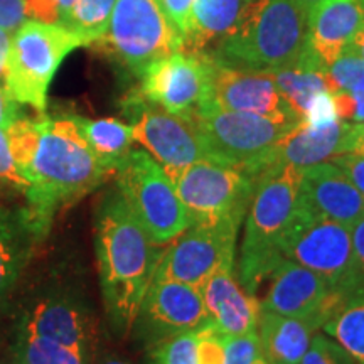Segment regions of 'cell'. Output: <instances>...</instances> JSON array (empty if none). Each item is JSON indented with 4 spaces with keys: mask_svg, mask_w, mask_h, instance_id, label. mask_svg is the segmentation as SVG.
I'll use <instances>...</instances> for the list:
<instances>
[{
    "mask_svg": "<svg viewBox=\"0 0 364 364\" xmlns=\"http://www.w3.org/2000/svg\"><path fill=\"white\" fill-rule=\"evenodd\" d=\"M76 122H78L86 142L90 144L100 161L107 164L115 172L118 164L130 152L132 144L135 142L132 125L124 124L117 118L88 120V118L76 117Z\"/></svg>",
    "mask_w": 364,
    "mask_h": 364,
    "instance_id": "cell-25",
    "label": "cell"
},
{
    "mask_svg": "<svg viewBox=\"0 0 364 364\" xmlns=\"http://www.w3.org/2000/svg\"><path fill=\"white\" fill-rule=\"evenodd\" d=\"M247 292L258 300L262 311L316 318L321 326L343 311L338 295L317 273L285 258L258 277Z\"/></svg>",
    "mask_w": 364,
    "mask_h": 364,
    "instance_id": "cell-12",
    "label": "cell"
},
{
    "mask_svg": "<svg viewBox=\"0 0 364 364\" xmlns=\"http://www.w3.org/2000/svg\"><path fill=\"white\" fill-rule=\"evenodd\" d=\"M11 31H6L0 27V78L6 76V66H7V58H9V49H11V41H12Z\"/></svg>",
    "mask_w": 364,
    "mask_h": 364,
    "instance_id": "cell-44",
    "label": "cell"
},
{
    "mask_svg": "<svg viewBox=\"0 0 364 364\" xmlns=\"http://www.w3.org/2000/svg\"><path fill=\"white\" fill-rule=\"evenodd\" d=\"M279 253L285 260L317 273L341 304L353 265L351 228L312 215L299 204L282 236Z\"/></svg>",
    "mask_w": 364,
    "mask_h": 364,
    "instance_id": "cell-10",
    "label": "cell"
},
{
    "mask_svg": "<svg viewBox=\"0 0 364 364\" xmlns=\"http://www.w3.org/2000/svg\"><path fill=\"white\" fill-rule=\"evenodd\" d=\"M198 338V364H223V334L220 329L208 322L206 326L196 331Z\"/></svg>",
    "mask_w": 364,
    "mask_h": 364,
    "instance_id": "cell-34",
    "label": "cell"
},
{
    "mask_svg": "<svg viewBox=\"0 0 364 364\" xmlns=\"http://www.w3.org/2000/svg\"><path fill=\"white\" fill-rule=\"evenodd\" d=\"M54 2L58 4L59 12H61V24H63V21H65L68 14H70L73 4H75V0H54ZM61 24H59V26H61Z\"/></svg>",
    "mask_w": 364,
    "mask_h": 364,
    "instance_id": "cell-46",
    "label": "cell"
},
{
    "mask_svg": "<svg viewBox=\"0 0 364 364\" xmlns=\"http://www.w3.org/2000/svg\"><path fill=\"white\" fill-rule=\"evenodd\" d=\"M299 204L348 228L364 216V194L331 161L302 169Z\"/></svg>",
    "mask_w": 364,
    "mask_h": 364,
    "instance_id": "cell-17",
    "label": "cell"
},
{
    "mask_svg": "<svg viewBox=\"0 0 364 364\" xmlns=\"http://www.w3.org/2000/svg\"><path fill=\"white\" fill-rule=\"evenodd\" d=\"M297 124L223 110L211 103L194 117L208 159L248 172L257 179L273 166L277 145Z\"/></svg>",
    "mask_w": 364,
    "mask_h": 364,
    "instance_id": "cell-5",
    "label": "cell"
},
{
    "mask_svg": "<svg viewBox=\"0 0 364 364\" xmlns=\"http://www.w3.org/2000/svg\"><path fill=\"white\" fill-rule=\"evenodd\" d=\"M12 273V257L9 248L2 240H0V292L9 284Z\"/></svg>",
    "mask_w": 364,
    "mask_h": 364,
    "instance_id": "cell-43",
    "label": "cell"
},
{
    "mask_svg": "<svg viewBox=\"0 0 364 364\" xmlns=\"http://www.w3.org/2000/svg\"><path fill=\"white\" fill-rule=\"evenodd\" d=\"M322 331L343 346L354 364H364V304L343 309L322 326Z\"/></svg>",
    "mask_w": 364,
    "mask_h": 364,
    "instance_id": "cell-27",
    "label": "cell"
},
{
    "mask_svg": "<svg viewBox=\"0 0 364 364\" xmlns=\"http://www.w3.org/2000/svg\"><path fill=\"white\" fill-rule=\"evenodd\" d=\"M24 336H36L83 354L90 348V327L78 309L66 302H44L34 309L22 327Z\"/></svg>",
    "mask_w": 364,
    "mask_h": 364,
    "instance_id": "cell-22",
    "label": "cell"
},
{
    "mask_svg": "<svg viewBox=\"0 0 364 364\" xmlns=\"http://www.w3.org/2000/svg\"><path fill=\"white\" fill-rule=\"evenodd\" d=\"M299 364H354V361L338 341L316 332Z\"/></svg>",
    "mask_w": 364,
    "mask_h": 364,
    "instance_id": "cell-32",
    "label": "cell"
},
{
    "mask_svg": "<svg viewBox=\"0 0 364 364\" xmlns=\"http://www.w3.org/2000/svg\"><path fill=\"white\" fill-rule=\"evenodd\" d=\"M321 327L316 318L287 317L260 311L257 336L262 359L267 364H299Z\"/></svg>",
    "mask_w": 364,
    "mask_h": 364,
    "instance_id": "cell-21",
    "label": "cell"
},
{
    "mask_svg": "<svg viewBox=\"0 0 364 364\" xmlns=\"http://www.w3.org/2000/svg\"><path fill=\"white\" fill-rule=\"evenodd\" d=\"M211 322L201 289L172 280H152L144 295L135 324L149 348L162 341L196 332Z\"/></svg>",
    "mask_w": 364,
    "mask_h": 364,
    "instance_id": "cell-15",
    "label": "cell"
},
{
    "mask_svg": "<svg viewBox=\"0 0 364 364\" xmlns=\"http://www.w3.org/2000/svg\"><path fill=\"white\" fill-rule=\"evenodd\" d=\"M194 2L196 0H161L164 11L169 16L172 24L179 29L184 43L191 33V26H193Z\"/></svg>",
    "mask_w": 364,
    "mask_h": 364,
    "instance_id": "cell-37",
    "label": "cell"
},
{
    "mask_svg": "<svg viewBox=\"0 0 364 364\" xmlns=\"http://www.w3.org/2000/svg\"><path fill=\"white\" fill-rule=\"evenodd\" d=\"M26 22L24 0H0V27L16 33Z\"/></svg>",
    "mask_w": 364,
    "mask_h": 364,
    "instance_id": "cell-40",
    "label": "cell"
},
{
    "mask_svg": "<svg viewBox=\"0 0 364 364\" xmlns=\"http://www.w3.org/2000/svg\"><path fill=\"white\" fill-rule=\"evenodd\" d=\"M95 240L105 311L113 329L127 334L135 324L164 248L150 240L118 189L100 204Z\"/></svg>",
    "mask_w": 364,
    "mask_h": 364,
    "instance_id": "cell-2",
    "label": "cell"
},
{
    "mask_svg": "<svg viewBox=\"0 0 364 364\" xmlns=\"http://www.w3.org/2000/svg\"><path fill=\"white\" fill-rule=\"evenodd\" d=\"M102 364H130V363H127L120 358H107V359H103Z\"/></svg>",
    "mask_w": 364,
    "mask_h": 364,
    "instance_id": "cell-47",
    "label": "cell"
},
{
    "mask_svg": "<svg viewBox=\"0 0 364 364\" xmlns=\"http://www.w3.org/2000/svg\"><path fill=\"white\" fill-rule=\"evenodd\" d=\"M326 76L332 93L364 91V61L351 48L326 68Z\"/></svg>",
    "mask_w": 364,
    "mask_h": 364,
    "instance_id": "cell-29",
    "label": "cell"
},
{
    "mask_svg": "<svg viewBox=\"0 0 364 364\" xmlns=\"http://www.w3.org/2000/svg\"><path fill=\"white\" fill-rule=\"evenodd\" d=\"M351 127L353 124L341 118L326 125H312L300 120L277 145L273 166L282 164L307 169L316 164L331 161L332 157L346 152Z\"/></svg>",
    "mask_w": 364,
    "mask_h": 364,
    "instance_id": "cell-20",
    "label": "cell"
},
{
    "mask_svg": "<svg viewBox=\"0 0 364 364\" xmlns=\"http://www.w3.org/2000/svg\"><path fill=\"white\" fill-rule=\"evenodd\" d=\"M270 75L279 86L280 93L284 95L285 102L290 105V108L300 120L306 117L307 110L318 95L331 91L326 68L309 48L295 65L273 71Z\"/></svg>",
    "mask_w": 364,
    "mask_h": 364,
    "instance_id": "cell-24",
    "label": "cell"
},
{
    "mask_svg": "<svg viewBox=\"0 0 364 364\" xmlns=\"http://www.w3.org/2000/svg\"><path fill=\"white\" fill-rule=\"evenodd\" d=\"M19 117V103L14 100L6 86H0V129L7 130Z\"/></svg>",
    "mask_w": 364,
    "mask_h": 364,
    "instance_id": "cell-41",
    "label": "cell"
},
{
    "mask_svg": "<svg viewBox=\"0 0 364 364\" xmlns=\"http://www.w3.org/2000/svg\"><path fill=\"white\" fill-rule=\"evenodd\" d=\"M149 349L150 364H198L196 332L174 336Z\"/></svg>",
    "mask_w": 364,
    "mask_h": 364,
    "instance_id": "cell-31",
    "label": "cell"
},
{
    "mask_svg": "<svg viewBox=\"0 0 364 364\" xmlns=\"http://www.w3.org/2000/svg\"><path fill=\"white\" fill-rule=\"evenodd\" d=\"M24 12L29 21L61 24V12L54 0H24Z\"/></svg>",
    "mask_w": 364,
    "mask_h": 364,
    "instance_id": "cell-39",
    "label": "cell"
},
{
    "mask_svg": "<svg viewBox=\"0 0 364 364\" xmlns=\"http://www.w3.org/2000/svg\"><path fill=\"white\" fill-rule=\"evenodd\" d=\"M351 49L354 53L358 54L359 58L363 59L364 61V27H363V31L361 33H359L358 36H356V39L353 41V44H351Z\"/></svg>",
    "mask_w": 364,
    "mask_h": 364,
    "instance_id": "cell-45",
    "label": "cell"
},
{
    "mask_svg": "<svg viewBox=\"0 0 364 364\" xmlns=\"http://www.w3.org/2000/svg\"><path fill=\"white\" fill-rule=\"evenodd\" d=\"M331 162L338 166L348 176V179L364 194V156L356 152H343L332 157Z\"/></svg>",
    "mask_w": 364,
    "mask_h": 364,
    "instance_id": "cell-38",
    "label": "cell"
},
{
    "mask_svg": "<svg viewBox=\"0 0 364 364\" xmlns=\"http://www.w3.org/2000/svg\"><path fill=\"white\" fill-rule=\"evenodd\" d=\"M223 364H255L262 359L257 331L241 336L223 334Z\"/></svg>",
    "mask_w": 364,
    "mask_h": 364,
    "instance_id": "cell-33",
    "label": "cell"
},
{
    "mask_svg": "<svg viewBox=\"0 0 364 364\" xmlns=\"http://www.w3.org/2000/svg\"><path fill=\"white\" fill-rule=\"evenodd\" d=\"M364 27V0H321L309 11V49L327 68Z\"/></svg>",
    "mask_w": 364,
    "mask_h": 364,
    "instance_id": "cell-18",
    "label": "cell"
},
{
    "mask_svg": "<svg viewBox=\"0 0 364 364\" xmlns=\"http://www.w3.org/2000/svg\"><path fill=\"white\" fill-rule=\"evenodd\" d=\"M255 364H267L265 361H263V359H258V361L257 363H255Z\"/></svg>",
    "mask_w": 364,
    "mask_h": 364,
    "instance_id": "cell-49",
    "label": "cell"
},
{
    "mask_svg": "<svg viewBox=\"0 0 364 364\" xmlns=\"http://www.w3.org/2000/svg\"><path fill=\"white\" fill-rule=\"evenodd\" d=\"M0 186H11V188L21 189L24 193L26 181L17 169L14 161L6 130L0 129Z\"/></svg>",
    "mask_w": 364,
    "mask_h": 364,
    "instance_id": "cell-36",
    "label": "cell"
},
{
    "mask_svg": "<svg viewBox=\"0 0 364 364\" xmlns=\"http://www.w3.org/2000/svg\"><path fill=\"white\" fill-rule=\"evenodd\" d=\"M19 361L21 364H86V354L54 341L22 334Z\"/></svg>",
    "mask_w": 364,
    "mask_h": 364,
    "instance_id": "cell-28",
    "label": "cell"
},
{
    "mask_svg": "<svg viewBox=\"0 0 364 364\" xmlns=\"http://www.w3.org/2000/svg\"><path fill=\"white\" fill-rule=\"evenodd\" d=\"M140 95L166 112L194 120L211 98V59L177 51L145 68Z\"/></svg>",
    "mask_w": 364,
    "mask_h": 364,
    "instance_id": "cell-14",
    "label": "cell"
},
{
    "mask_svg": "<svg viewBox=\"0 0 364 364\" xmlns=\"http://www.w3.org/2000/svg\"><path fill=\"white\" fill-rule=\"evenodd\" d=\"M129 113L134 140L167 172L172 182L189 166L208 159L194 120L166 112L142 95L132 102Z\"/></svg>",
    "mask_w": 364,
    "mask_h": 364,
    "instance_id": "cell-13",
    "label": "cell"
},
{
    "mask_svg": "<svg viewBox=\"0 0 364 364\" xmlns=\"http://www.w3.org/2000/svg\"><path fill=\"white\" fill-rule=\"evenodd\" d=\"M309 11L297 0H252L213 51L220 65L273 73L295 65L309 44Z\"/></svg>",
    "mask_w": 364,
    "mask_h": 364,
    "instance_id": "cell-3",
    "label": "cell"
},
{
    "mask_svg": "<svg viewBox=\"0 0 364 364\" xmlns=\"http://www.w3.org/2000/svg\"><path fill=\"white\" fill-rule=\"evenodd\" d=\"M302 169L292 166L268 167L257 179L247 213V230L241 245L238 280L245 290L282 260L279 245L299 206Z\"/></svg>",
    "mask_w": 364,
    "mask_h": 364,
    "instance_id": "cell-4",
    "label": "cell"
},
{
    "mask_svg": "<svg viewBox=\"0 0 364 364\" xmlns=\"http://www.w3.org/2000/svg\"><path fill=\"white\" fill-rule=\"evenodd\" d=\"M346 152H356L364 156V124H353L349 130Z\"/></svg>",
    "mask_w": 364,
    "mask_h": 364,
    "instance_id": "cell-42",
    "label": "cell"
},
{
    "mask_svg": "<svg viewBox=\"0 0 364 364\" xmlns=\"http://www.w3.org/2000/svg\"><path fill=\"white\" fill-rule=\"evenodd\" d=\"M100 44L139 76L159 59L184 51V38L161 0H117Z\"/></svg>",
    "mask_w": 364,
    "mask_h": 364,
    "instance_id": "cell-8",
    "label": "cell"
},
{
    "mask_svg": "<svg viewBox=\"0 0 364 364\" xmlns=\"http://www.w3.org/2000/svg\"><path fill=\"white\" fill-rule=\"evenodd\" d=\"M174 186L189 225L241 223L253 199L257 177L204 159L182 171Z\"/></svg>",
    "mask_w": 364,
    "mask_h": 364,
    "instance_id": "cell-9",
    "label": "cell"
},
{
    "mask_svg": "<svg viewBox=\"0 0 364 364\" xmlns=\"http://www.w3.org/2000/svg\"><path fill=\"white\" fill-rule=\"evenodd\" d=\"M252 0H196L193 26L184 43V51L206 53L215 48L241 19Z\"/></svg>",
    "mask_w": 364,
    "mask_h": 364,
    "instance_id": "cell-23",
    "label": "cell"
},
{
    "mask_svg": "<svg viewBox=\"0 0 364 364\" xmlns=\"http://www.w3.org/2000/svg\"><path fill=\"white\" fill-rule=\"evenodd\" d=\"M117 0H75L63 27L75 33L85 46L100 43L107 33Z\"/></svg>",
    "mask_w": 364,
    "mask_h": 364,
    "instance_id": "cell-26",
    "label": "cell"
},
{
    "mask_svg": "<svg viewBox=\"0 0 364 364\" xmlns=\"http://www.w3.org/2000/svg\"><path fill=\"white\" fill-rule=\"evenodd\" d=\"M351 240L353 265L348 284L341 294L343 309L354 304H364V216L351 226Z\"/></svg>",
    "mask_w": 364,
    "mask_h": 364,
    "instance_id": "cell-30",
    "label": "cell"
},
{
    "mask_svg": "<svg viewBox=\"0 0 364 364\" xmlns=\"http://www.w3.org/2000/svg\"><path fill=\"white\" fill-rule=\"evenodd\" d=\"M209 103L223 110L252 113L279 122H300L270 73L238 70L213 59Z\"/></svg>",
    "mask_w": 364,
    "mask_h": 364,
    "instance_id": "cell-16",
    "label": "cell"
},
{
    "mask_svg": "<svg viewBox=\"0 0 364 364\" xmlns=\"http://www.w3.org/2000/svg\"><path fill=\"white\" fill-rule=\"evenodd\" d=\"M83 46L66 27L27 19L12 34L4 86L17 103L44 113L54 75L61 63Z\"/></svg>",
    "mask_w": 364,
    "mask_h": 364,
    "instance_id": "cell-6",
    "label": "cell"
},
{
    "mask_svg": "<svg viewBox=\"0 0 364 364\" xmlns=\"http://www.w3.org/2000/svg\"><path fill=\"white\" fill-rule=\"evenodd\" d=\"M241 223L189 225L162 252L154 280H172L198 289L225 268H235L236 236Z\"/></svg>",
    "mask_w": 364,
    "mask_h": 364,
    "instance_id": "cell-11",
    "label": "cell"
},
{
    "mask_svg": "<svg viewBox=\"0 0 364 364\" xmlns=\"http://www.w3.org/2000/svg\"><path fill=\"white\" fill-rule=\"evenodd\" d=\"M332 100L338 118L348 124H364V91H336Z\"/></svg>",
    "mask_w": 364,
    "mask_h": 364,
    "instance_id": "cell-35",
    "label": "cell"
},
{
    "mask_svg": "<svg viewBox=\"0 0 364 364\" xmlns=\"http://www.w3.org/2000/svg\"><path fill=\"white\" fill-rule=\"evenodd\" d=\"M113 176L118 193L159 247H166L189 226L174 182L145 150H130Z\"/></svg>",
    "mask_w": 364,
    "mask_h": 364,
    "instance_id": "cell-7",
    "label": "cell"
},
{
    "mask_svg": "<svg viewBox=\"0 0 364 364\" xmlns=\"http://www.w3.org/2000/svg\"><path fill=\"white\" fill-rule=\"evenodd\" d=\"M203 302L211 322L225 336H241L257 331L260 304L240 284L235 268H225L201 289Z\"/></svg>",
    "mask_w": 364,
    "mask_h": 364,
    "instance_id": "cell-19",
    "label": "cell"
},
{
    "mask_svg": "<svg viewBox=\"0 0 364 364\" xmlns=\"http://www.w3.org/2000/svg\"><path fill=\"white\" fill-rule=\"evenodd\" d=\"M38 139L17 166L26 181L27 225L44 236L58 209L83 198L115 174L81 134L76 117L38 115Z\"/></svg>",
    "mask_w": 364,
    "mask_h": 364,
    "instance_id": "cell-1",
    "label": "cell"
},
{
    "mask_svg": "<svg viewBox=\"0 0 364 364\" xmlns=\"http://www.w3.org/2000/svg\"><path fill=\"white\" fill-rule=\"evenodd\" d=\"M297 2H299V4H302V6L306 7L307 11H311V9H312L314 6H316V4L321 2V0H297Z\"/></svg>",
    "mask_w": 364,
    "mask_h": 364,
    "instance_id": "cell-48",
    "label": "cell"
}]
</instances>
